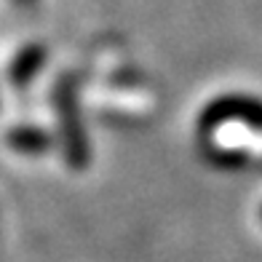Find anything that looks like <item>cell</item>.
I'll use <instances>...</instances> for the list:
<instances>
[{"instance_id":"obj_1","label":"cell","mask_w":262,"mask_h":262,"mask_svg":"<svg viewBox=\"0 0 262 262\" xmlns=\"http://www.w3.org/2000/svg\"><path fill=\"white\" fill-rule=\"evenodd\" d=\"M59 118H62V128H64V147H67V161L80 169L83 163L89 161V147H86V139H83V131H80V118H78V107H75V94L70 89V80L59 83Z\"/></svg>"},{"instance_id":"obj_2","label":"cell","mask_w":262,"mask_h":262,"mask_svg":"<svg viewBox=\"0 0 262 262\" xmlns=\"http://www.w3.org/2000/svg\"><path fill=\"white\" fill-rule=\"evenodd\" d=\"M46 59V51L40 49V46H30L27 51H21V56L14 62V73H11V78H14L16 83H25L35 70H38V64Z\"/></svg>"},{"instance_id":"obj_3","label":"cell","mask_w":262,"mask_h":262,"mask_svg":"<svg viewBox=\"0 0 262 262\" xmlns=\"http://www.w3.org/2000/svg\"><path fill=\"white\" fill-rule=\"evenodd\" d=\"M14 3H16L19 8H21V6H25V8H30V6L35 3V0H14Z\"/></svg>"}]
</instances>
